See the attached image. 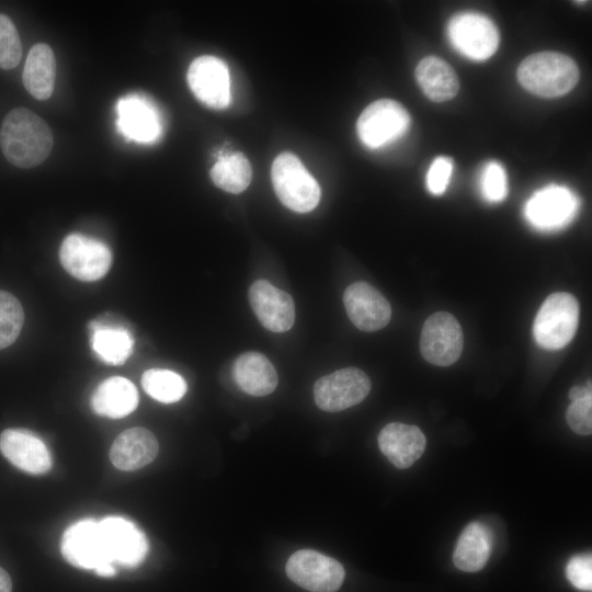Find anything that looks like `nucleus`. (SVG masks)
<instances>
[{
  "instance_id": "obj_19",
  "label": "nucleus",
  "mask_w": 592,
  "mask_h": 592,
  "mask_svg": "<svg viewBox=\"0 0 592 592\" xmlns=\"http://www.w3.org/2000/svg\"><path fill=\"white\" fill-rule=\"evenodd\" d=\"M377 441L382 453L399 469H406L418 460L426 445V439L418 426L399 422L385 425Z\"/></svg>"
},
{
  "instance_id": "obj_26",
  "label": "nucleus",
  "mask_w": 592,
  "mask_h": 592,
  "mask_svg": "<svg viewBox=\"0 0 592 592\" xmlns=\"http://www.w3.org/2000/svg\"><path fill=\"white\" fill-rule=\"evenodd\" d=\"M91 348L104 363L112 365L123 364L132 354L134 338L122 327L92 322Z\"/></svg>"
},
{
  "instance_id": "obj_9",
  "label": "nucleus",
  "mask_w": 592,
  "mask_h": 592,
  "mask_svg": "<svg viewBox=\"0 0 592 592\" xmlns=\"http://www.w3.org/2000/svg\"><path fill=\"white\" fill-rule=\"evenodd\" d=\"M59 260L71 276L92 282L107 273L112 264V254L102 241L80 234H70L60 246Z\"/></svg>"
},
{
  "instance_id": "obj_35",
  "label": "nucleus",
  "mask_w": 592,
  "mask_h": 592,
  "mask_svg": "<svg viewBox=\"0 0 592 592\" xmlns=\"http://www.w3.org/2000/svg\"><path fill=\"white\" fill-rule=\"evenodd\" d=\"M587 397H592L590 382L584 386H573L569 391V398L571 401L580 400Z\"/></svg>"
},
{
  "instance_id": "obj_5",
  "label": "nucleus",
  "mask_w": 592,
  "mask_h": 592,
  "mask_svg": "<svg viewBox=\"0 0 592 592\" xmlns=\"http://www.w3.org/2000/svg\"><path fill=\"white\" fill-rule=\"evenodd\" d=\"M410 126V115L398 102L382 99L371 103L360 115L356 129L368 148L386 146L401 137Z\"/></svg>"
},
{
  "instance_id": "obj_8",
  "label": "nucleus",
  "mask_w": 592,
  "mask_h": 592,
  "mask_svg": "<svg viewBox=\"0 0 592 592\" xmlns=\"http://www.w3.org/2000/svg\"><path fill=\"white\" fill-rule=\"evenodd\" d=\"M369 390L368 376L360 368L346 367L320 377L314 385V398L321 410L338 412L363 401Z\"/></svg>"
},
{
  "instance_id": "obj_10",
  "label": "nucleus",
  "mask_w": 592,
  "mask_h": 592,
  "mask_svg": "<svg viewBox=\"0 0 592 592\" xmlns=\"http://www.w3.org/2000/svg\"><path fill=\"white\" fill-rule=\"evenodd\" d=\"M463 346V329L452 314L439 311L425 320L420 337V351L429 363L449 366L459 358Z\"/></svg>"
},
{
  "instance_id": "obj_31",
  "label": "nucleus",
  "mask_w": 592,
  "mask_h": 592,
  "mask_svg": "<svg viewBox=\"0 0 592 592\" xmlns=\"http://www.w3.org/2000/svg\"><path fill=\"white\" fill-rule=\"evenodd\" d=\"M481 193L491 203H499L508 195V178L503 167L497 161L488 162L481 172Z\"/></svg>"
},
{
  "instance_id": "obj_20",
  "label": "nucleus",
  "mask_w": 592,
  "mask_h": 592,
  "mask_svg": "<svg viewBox=\"0 0 592 592\" xmlns=\"http://www.w3.org/2000/svg\"><path fill=\"white\" fill-rule=\"evenodd\" d=\"M158 449V441L149 430L132 428L115 439L110 451V458L121 470H136L151 463Z\"/></svg>"
},
{
  "instance_id": "obj_21",
  "label": "nucleus",
  "mask_w": 592,
  "mask_h": 592,
  "mask_svg": "<svg viewBox=\"0 0 592 592\" xmlns=\"http://www.w3.org/2000/svg\"><path fill=\"white\" fill-rule=\"evenodd\" d=\"M232 376L244 392L254 397L270 395L277 386L274 366L259 352H247L238 356L232 366Z\"/></svg>"
},
{
  "instance_id": "obj_32",
  "label": "nucleus",
  "mask_w": 592,
  "mask_h": 592,
  "mask_svg": "<svg viewBox=\"0 0 592 592\" xmlns=\"http://www.w3.org/2000/svg\"><path fill=\"white\" fill-rule=\"evenodd\" d=\"M570 429L581 435L592 433V397L571 401L566 412Z\"/></svg>"
},
{
  "instance_id": "obj_12",
  "label": "nucleus",
  "mask_w": 592,
  "mask_h": 592,
  "mask_svg": "<svg viewBox=\"0 0 592 592\" xmlns=\"http://www.w3.org/2000/svg\"><path fill=\"white\" fill-rule=\"evenodd\" d=\"M60 549L67 562L77 568L95 570L113 565L104 547L99 522L91 519L71 524L62 535Z\"/></svg>"
},
{
  "instance_id": "obj_28",
  "label": "nucleus",
  "mask_w": 592,
  "mask_h": 592,
  "mask_svg": "<svg viewBox=\"0 0 592 592\" xmlns=\"http://www.w3.org/2000/svg\"><path fill=\"white\" fill-rule=\"evenodd\" d=\"M141 386L151 398L163 403L179 401L187 389L181 375L161 368L146 371L141 376Z\"/></svg>"
},
{
  "instance_id": "obj_1",
  "label": "nucleus",
  "mask_w": 592,
  "mask_h": 592,
  "mask_svg": "<svg viewBox=\"0 0 592 592\" xmlns=\"http://www.w3.org/2000/svg\"><path fill=\"white\" fill-rule=\"evenodd\" d=\"M54 139L46 122L31 110L10 111L0 128V147L7 160L27 169L41 164L50 153Z\"/></svg>"
},
{
  "instance_id": "obj_16",
  "label": "nucleus",
  "mask_w": 592,
  "mask_h": 592,
  "mask_svg": "<svg viewBox=\"0 0 592 592\" xmlns=\"http://www.w3.org/2000/svg\"><path fill=\"white\" fill-rule=\"evenodd\" d=\"M343 304L352 323L362 331H377L390 321V304L366 282H355L348 286Z\"/></svg>"
},
{
  "instance_id": "obj_24",
  "label": "nucleus",
  "mask_w": 592,
  "mask_h": 592,
  "mask_svg": "<svg viewBox=\"0 0 592 592\" xmlns=\"http://www.w3.org/2000/svg\"><path fill=\"white\" fill-rule=\"evenodd\" d=\"M415 79L423 93L434 102L453 99L459 90L454 69L442 58L426 56L415 68Z\"/></svg>"
},
{
  "instance_id": "obj_11",
  "label": "nucleus",
  "mask_w": 592,
  "mask_h": 592,
  "mask_svg": "<svg viewBox=\"0 0 592 592\" xmlns=\"http://www.w3.org/2000/svg\"><path fill=\"white\" fill-rule=\"evenodd\" d=\"M579 198L568 187L548 185L535 192L525 204V218L536 229H560L576 217Z\"/></svg>"
},
{
  "instance_id": "obj_23",
  "label": "nucleus",
  "mask_w": 592,
  "mask_h": 592,
  "mask_svg": "<svg viewBox=\"0 0 592 592\" xmlns=\"http://www.w3.org/2000/svg\"><path fill=\"white\" fill-rule=\"evenodd\" d=\"M25 89L37 100L48 99L55 87L56 59L50 46L35 44L25 60L23 76Z\"/></svg>"
},
{
  "instance_id": "obj_7",
  "label": "nucleus",
  "mask_w": 592,
  "mask_h": 592,
  "mask_svg": "<svg viewBox=\"0 0 592 592\" xmlns=\"http://www.w3.org/2000/svg\"><path fill=\"white\" fill-rule=\"evenodd\" d=\"M288 578L310 592H335L344 580L343 566L312 549L295 551L286 562Z\"/></svg>"
},
{
  "instance_id": "obj_33",
  "label": "nucleus",
  "mask_w": 592,
  "mask_h": 592,
  "mask_svg": "<svg viewBox=\"0 0 592 592\" xmlns=\"http://www.w3.org/2000/svg\"><path fill=\"white\" fill-rule=\"evenodd\" d=\"M566 574L569 582L582 591L592 590V558L590 554L577 555L567 565Z\"/></svg>"
},
{
  "instance_id": "obj_2",
  "label": "nucleus",
  "mask_w": 592,
  "mask_h": 592,
  "mask_svg": "<svg viewBox=\"0 0 592 592\" xmlns=\"http://www.w3.org/2000/svg\"><path fill=\"white\" fill-rule=\"evenodd\" d=\"M517 79L523 88L542 98H558L570 92L579 80L572 58L556 52L527 56L519 66Z\"/></svg>"
},
{
  "instance_id": "obj_36",
  "label": "nucleus",
  "mask_w": 592,
  "mask_h": 592,
  "mask_svg": "<svg viewBox=\"0 0 592 592\" xmlns=\"http://www.w3.org/2000/svg\"><path fill=\"white\" fill-rule=\"evenodd\" d=\"M0 592H12V582L8 572L0 567Z\"/></svg>"
},
{
  "instance_id": "obj_17",
  "label": "nucleus",
  "mask_w": 592,
  "mask_h": 592,
  "mask_svg": "<svg viewBox=\"0 0 592 592\" xmlns=\"http://www.w3.org/2000/svg\"><path fill=\"white\" fill-rule=\"evenodd\" d=\"M250 305L261 325L273 332H285L295 321V305L289 294L265 280L249 288Z\"/></svg>"
},
{
  "instance_id": "obj_18",
  "label": "nucleus",
  "mask_w": 592,
  "mask_h": 592,
  "mask_svg": "<svg viewBox=\"0 0 592 592\" xmlns=\"http://www.w3.org/2000/svg\"><path fill=\"white\" fill-rule=\"evenodd\" d=\"M0 451L13 466L29 474H44L52 467V456L45 443L25 430H4L0 434Z\"/></svg>"
},
{
  "instance_id": "obj_15",
  "label": "nucleus",
  "mask_w": 592,
  "mask_h": 592,
  "mask_svg": "<svg viewBox=\"0 0 592 592\" xmlns=\"http://www.w3.org/2000/svg\"><path fill=\"white\" fill-rule=\"evenodd\" d=\"M99 527L113 563L134 568L144 561L148 542L134 523L119 516H107L99 522Z\"/></svg>"
},
{
  "instance_id": "obj_29",
  "label": "nucleus",
  "mask_w": 592,
  "mask_h": 592,
  "mask_svg": "<svg viewBox=\"0 0 592 592\" xmlns=\"http://www.w3.org/2000/svg\"><path fill=\"white\" fill-rule=\"evenodd\" d=\"M24 322V311L19 299L0 291V350L11 345L19 337Z\"/></svg>"
},
{
  "instance_id": "obj_3",
  "label": "nucleus",
  "mask_w": 592,
  "mask_h": 592,
  "mask_svg": "<svg viewBox=\"0 0 592 592\" xmlns=\"http://www.w3.org/2000/svg\"><path fill=\"white\" fill-rule=\"evenodd\" d=\"M579 303L569 293L550 294L533 323L535 342L546 350H559L574 337L579 325Z\"/></svg>"
},
{
  "instance_id": "obj_13",
  "label": "nucleus",
  "mask_w": 592,
  "mask_h": 592,
  "mask_svg": "<svg viewBox=\"0 0 592 592\" xmlns=\"http://www.w3.org/2000/svg\"><path fill=\"white\" fill-rule=\"evenodd\" d=\"M116 126L128 140L151 144L162 134L161 115L149 99L140 94H128L116 103Z\"/></svg>"
},
{
  "instance_id": "obj_30",
  "label": "nucleus",
  "mask_w": 592,
  "mask_h": 592,
  "mask_svg": "<svg viewBox=\"0 0 592 592\" xmlns=\"http://www.w3.org/2000/svg\"><path fill=\"white\" fill-rule=\"evenodd\" d=\"M22 56V45L13 22L0 13V68L12 69Z\"/></svg>"
},
{
  "instance_id": "obj_22",
  "label": "nucleus",
  "mask_w": 592,
  "mask_h": 592,
  "mask_svg": "<svg viewBox=\"0 0 592 592\" xmlns=\"http://www.w3.org/2000/svg\"><path fill=\"white\" fill-rule=\"evenodd\" d=\"M138 405V391L127 378L114 376L102 382L91 397V407L100 415L119 419Z\"/></svg>"
},
{
  "instance_id": "obj_4",
  "label": "nucleus",
  "mask_w": 592,
  "mask_h": 592,
  "mask_svg": "<svg viewBox=\"0 0 592 592\" xmlns=\"http://www.w3.org/2000/svg\"><path fill=\"white\" fill-rule=\"evenodd\" d=\"M271 178L278 200L289 209L308 213L318 205L320 186L293 153L283 152L275 158Z\"/></svg>"
},
{
  "instance_id": "obj_14",
  "label": "nucleus",
  "mask_w": 592,
  "mask_h": 592,
  "mask_svg": "<svg viewBox=\"0 0 592 592\" xmlns=\"http://www.w3.org/2000/svg\"><path fill=\"white\" fill-rule=\"evenodd\" d=\"M187 83L196 99L208 107L221 110L230 102L229 71L220 58H195L187 70Z\"/></svg>"
},
{
  "instance_id": "obj_27",
  "label": "nucleus",
  "mask_w": 592,
  "mask_h": 592,
  "mask_svg": "<svg viewBox=\"0 0 592 592\" xmlns=\"http://www.w3.org/2000/svg\"><path fill=\"white\" fill-rule=\"evenodd\" d=\"M209 175L219 189L238 194L250 184L252 169L249 160L241 152H218L217 161L212 167Z\"/></svg>"
},
{
  "instance_id": "obj_25",
  "label": "nucleus",
  "mask_w": 592,
  "mask_h": 592,
  "mask_svg": "<svg viewBox=\"0 0 592 592\" xmlns=\"http://www.w3.org/2000/svg\"><path fill=\"white\" fill-rule=\"evenodd\" d=\"M492 546L489 530L481 523L473 522L462 532L454 554V565L462 571L476 572L487 563Z\"/></svg>"
},
{
  "instance_id": "obj_6",
  "label": "nucleus",
  "mask_w": 592,
  "mask_h": 592,
  "mask_svg": "<svg viewBox=\"0 0 592 592\" xmlns=\"http://www.w3.org/2000/svg\"><path fill=\"white\" fill-rule=\"evenodd\" d=\"M452 45L462 55L474 60L491 57L499 45V32L494 23L477 12L454 15L447 25Z\"/></svg>"
},
{
  "instance_id": "obj_34",
  "label": "nucleus",
  "mask_w": 592,
  "mask_h": 592,
  "mask_svg": "<svg viewBox=\"0 0 592 592\" xmlns=\"http://www.w3.org/2000/svg\"><path fill=\"white\" fill-rule=\"evenodd\" d=\"M453 170V162L446 157H437L429 168L426 185L434 195L445 192Z\"/></svg>"
},
{
  "instance_id": "obj_37",
  "label": "nucleus",
  "mask_w": 592,
  "mask_h": 592,
  "mask_svg": "<svg viewBox=\"0 0 592 592\" xmlns=\"http://www.w3.org/2000/svg\"><path fill=\"white\" fill-rule=\"evenodd\" d=\"M94 572L101 577H113L116 573V569L112 563H109L95 569Z\"/></svg>"
}]
</instances>
